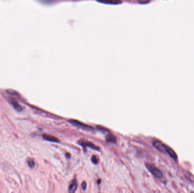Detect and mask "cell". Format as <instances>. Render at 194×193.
Masks as SVG:
<instances>
[{
  "mask_svg": "<svg viewBox=\"0 0 194 193\" xmlns=\"http://www.w3.org/2000/svg\"><path fill=\"white\" fill-rule=\"evenodd\" d=\"M146 166L147 168L149 169V171L155 176V177L158 178H161L162 177V172H161L158 168H157L155 167L150 164H147Z\"/></svg>",
  "mask_w": 194,
  "mask_h": 193,
  "instance_id": "1",
  "label": "cell"
},
{
  "mask_svg": "<svg viewBox=\"0 0 194 193\" xmlns=\"http://www.w3.org/2000/svg\"><path fill=\"white\" fill-rule=\"evenodd\" d=\"M153 145L158 150L162 152H166L168 146L164 145L162 142L159 141H155L153 142Z\"/></svg>",
  "mask_w": 194,
  "mask_h": 193,
  "instance_id": "2",
  "label": "cell"
},
{
  "mask_svg": "<svg viewBox=\"0 0 194 193\" xmlns=\"http://www.w3.org/2000/svg\"><path fill=\"white\" fill-rule=\"evenodd\" d=\"M100 3L104 4L119 5L122 3L121 0H97Z\"/></svg>",
  "mask_w": 194,
  "mask_h": 193,
  "instance_id": "3",
  "label": "cell"
},
{
  "mask_svg": "<svg viewBox=\"0 0 194 193\" xmlns=\"http://www.w3.org/2000/svg\"><path fill=\"white\" fill-rule=\"evenodd\" d=\"M69 122L72 124L74 126H76L78 127H80V128H82L83 129H87L89 130V128H91V127H89L88 126H87L86 125L83 124L82 123H81L80 122H78L76 120H69Z\"/></svg>",
  "mask_w": 194,
  "mask_h": 193,
  "instance_id": "4",
  "label": "cell"
},
{
  "mask_svg": "<svg viewBox=\"0 0 194 193\" xmlns=\"http://www.w3.org/2000/svg\"><path fill=\"white\" fill-rule=\"evenodd\" d=\"M77 188V181L75 179H74L72 181V182L70 183V184L69 185V193H74L76 191V189Z\"/></svg>",
  "mask_w": 194,
  "mask_h": 193,
  "instance_id": "5",
  "label": "cell"
},
{
  "mask_svg": "<svg viewBox=\"0 0 194 193\" xmlns=\"http://www.w3.org/2000/svg\"><path fill=\"white\" fill-rule=\"evenodd\" d=\"M80 144L82 146H84L85 147H89L91 148H93L94 150H99V148L98 147L95 146L94 144L90 143V142H85V141H82V142H80Z\"/></svg>",
  "mask_w": 194,
  "mask_h": 193,
  "instance_id": "6",
  "label": "cell"
},
{
  "mask_svg": "<svg viewBox=\"0 0 194 193\" xmlns=\"http://www.w3.org/2000/svg\"><path fill=\"white\" fill-rule=\"evenodd\" d=\"M166 153L168 154L171 158H172V159L174 160H177V155L175 152H174V151L173 150L172 148H170L169 147H168L167 148V150H166Z\"/></svg>",
  "mask_w": 194,
  "mask_h": 193,
  "instance_id": "7",
  "label": "cell"
},
{
  "mask_svg": "<svg viewBox=\"0 0 194 193\" xmlns=\"http://www.w3.org/2000/svg\"><path fill=\"white\" fill-rule=\"evenodd\" d=\"M43 138L45 140H47L50 142H59V141L58 140L57 138L54 137L51 135H43Z\"/></svg>",
  "mask_w": 194,
  "mask_h": 193,
  "instance_id": "8",
  "label": "cell"
},
{
  "mask_svg": "<svg viewBox=\"0 0 194 193\" xmlns=\"http://www.w3.org/2000/svg\"><path fill=\"white\" fill-rule=\"evenodd\" d=\"M106 140L107 142H111V143H116L117 142L116 138L112 135H108L106 137Z\"/></svg>",
  "mask_w": 194,
  "mask_h": 193,
  "instance_id": "9",
  "label": "cell"
},
{
  "mask_svg": "<svg viewBox=\"0 0 194 193\" xmlns=\"http://www.w3.org/2000/svg\"><path fill=\"white\" fill-rule=\"evenodd\" d=\"M27 163H28L29 165L30 166V167H34L35 165V163L34 160L33 159H28V160H27Z\"/></svg>",
  "mask_w": 194,
  "mask_h": 193,
  "instance_id": "10",
  "label": "cell"
},
{
  "mask_svg": "<svg viewBox=\"0 0 194 193\" xmlns=\"http://www.w3.org/2000/svg\"><path fill=\"white\" fill-rule=\"evenodd\" d=\"M138 1L139 3L144 4H147V3L151 1V0H138Z\"/></svg>",
  "mask_w": 194,
  "mask_h": 193,
  "instance_id": "11",
  "label": "cell"
},
{
  "mask_svg": "<svg viewBox=\"0 0 194 193\" xmlns=\"http://www.w3.org/2000/svg\"><path fill=\"white\" fill-rule=\"evenodd\" d=\"M91 160H92V162L93 163H94V164H97V163H98V160H97V158H96L95 156L92 157Z\"/></svg>",
  "mask_w": 194,
  "mask_h": 193,
  "instance_id": "12",
  "label": "cell"
},
{
  "mask_svg": "<svg viewBox=\"0 0 194 193\" xmlns=\"http://www.w3.org/2000/svg\"><path fill=\"white\" fill-rule=\"evenodd\" d=\"M86 188V183L85 182H83L82 184V188L83 190H85Z\"/></svg>",
  "mask_w": 194,
  "mask_h": 193,
  "instance_id": "13",
  "label": "cell"
}]
</instances>
